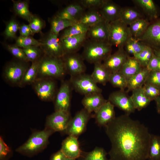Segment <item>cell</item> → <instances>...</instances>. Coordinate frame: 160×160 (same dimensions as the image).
I'll return each mask as SVG.
<instances>
[{"mask_svg":"<svg viewBox=\"0 0 160 160\" xmlns=\"http://www.w3.org/2000/svg\"><path fill=\"white\" fill-rule=\"evenodd\" d=\"M154 54L160 58V49H153Z\"/></svg>","mask_w":160,"mask_h":160,"instance_id":"9f6ffc18","label":"cell"},{"mask_svg":"<svg viewBox=\"0 0 160 160\" xmlns=\"http://www.w3.org/2000/svg\"><path fill=\"white\" fill-rule=\"evenodd\" d=\"M66 160H76V159H71L70 158H67Z\"/></svg>","mask_w":160,"mask_h":160,"instance_id":"6f0895ef","label":"cell"},{"mask_svg":"<svg viewBox=\"0 0 160 160\" xmlns=\"http://www.w3.org/2000/svg\"><path fill=\"white\" fill-rule=\"evenodd\" d=\"M104 20L99 10H87L81 16L78 22L89 27Z\"/></svg>","mask_w":160,"mask_h":160,"instance_id":"f1b7e54d","label":"cell"},{"mask_svg":"<svg viewBox=\"0 0 160 160\" xmlns=\"http://www.w3.org/2000/svg\"><path fill=\"white\" fill-rule=\"evenodd\" d=\"M143 68L133 56H129L119 71L127 80L140 72Z\"/></svg>","mask_w":160,"mask_h":160,"instance_id":"d4e9b609","label":"cell"},{"mask_svg":"<svg viewBox=\"0 0 160 160\" xmlns=\"http://www.w3.org/2000/svg\"><path fill=\"white\" fill-rule=\"evenodd\" d=\"M111 73L105 68L102 63L94 64L93 72L91 76L97 84L105 85L109 81Z\"/></svg>","mask_w":160,"mask_h":160,"instance_id":"4316f807","label":"cell"},{"mask_svg":"<svg viewBox=\"0 0 160 160\" xmlns=\"http://www.w3.org/2000/svg\"><path fill=\"white\" fill-rule=\"evenodd\" d=\"M11 149L5 143L2 137H0V160H8L11 156Z\"/></svg>","mask_w":160,"mask_h":160,"instance_id":"681fc988","label":"cell"},{"mask_svg":"<svg viewBox=\"0 0 160 160\" xmlns=\"http://www.w3.org/2000/svg\"><path fill=\"white\" fill-rule=\"evenodd\" d=\"M71 118L69 111H55L47 117L45 128L55 132H65Z\"/></svg>","mask_w":160,"mask_h":160,"instance_id":"7c38bea8","label":"cell"},{"mask_svg":"<svg viewBox=\"0 0 160 160\" xmlns=\"http://www.w3.org/2000/svg\"><path fill=\"white\" fill-rule=\"evenodd\" d=\"M64 55L77 52L87 39L86 33L80 35L60 38Z\"/></svg>","mask_w":160,"mask_h":160,"instance_id":"e0dca14e","label":"cell"},{"mask_svg":"<svg viewBox=\"0 0 160 160\" xmlns=\"http://www.w3.org/2000/svg\"><path fill=\"white\" fill-rule=\"evenodd\" d=\"M39 98L44 101L54 100L57 91L55 79L49 78L37 79L32 84Z\"/></svg>","mask_w":160,"mask_h":160,"instance_id":"ba28073f","label":"cell"},{"mask_svg":"<svg viewBox=\"0 0 160 160\" xmlns=\"http://www.w3.org/2000/svg\"><path fill=\"white\" fill-rule=\"evenodd\" d=\"M12 1L14 9L17 14L29 23L33 15L29 9L28 1Z\"/></svg>","mask_w":160,"mask_h":160,"instance_id":"d6a6232c","label":"cell"},{"mask_svg":"<svg viewBox=\"0 0 160 160\" xmlns=\"http://www.w3.org/2000/svg\"><path fill=\"white\" fill-rule=\"evenodd\" d=\"M78 22L63 19L55 16L50 21V32L59 34L60 32Z\"/></svg>","mask_w":160,"mask_h":160,"instance_id":"836d02e7","label":"cell"},{"mask_svg":"<svg viewBox=\"0 0 160 160\" xmlns=\"http://www.w3.org/2000/svg\"><path fill=\"white\" fill-rule=\"evenodd\" d=\"M108 23L104 20L89 27L86 33L87 39L108 42Z\"/></svg>","mask_w":160,"mask_h":160,"instance_id":"ffe728a7","label":"cell"},{"mask_svg":"<svg viewBox=\"0 0 160 160\" xmlns=\"http://www.w3.org/2000/svg\"><path fill=\"white\" fill-rule=\"evenodd\" d=\"M22 49L28 61L32 62L41 57V51L38 47L31 46Z\"/></svg>","mask_w":160,"mask_h":160,"instance_id":"b9f144b4","label":"cell"},{"mask_svg":"<svg viewBox=\"0 0 160 160\" xmlns=\"http://www.w3.org/2000/svg\"><path fill=\"white\" fill-rule=\"evenodd\" d=\"M142 88L145 94L151 101L160 95V89L153 85L145 83Z\"/></svg>","mask_w":160,"mask_h":160,"instance_id":"ee69618b","label":"cell"},{"mask_svg":"<svg viewBox=\"0 0 160 160\" xmlns=\"http://www.w3.org/2000/svg\"><path fill=\"white\" fill-rule=\"evenodd\" d=\"M29 23V25L33 35L40 32L44 26L42 21L39 18L33 15Z\"/></svg>","mask_w":160,"mask_h":160,"instance_id":"7dc6e473","label":"cell"},{"mask_svg":"<svg viewBox=\"0 0 160 160\" xmlns=\"http://www.w3.org/2000/svg\"><path fill=\"white\" fill-rule=\"evenodd\" d=\"M154 55L153 49L150 47L147 46L142 51L133 56L143 68H146Z\"/></svg>","mask_w":160,"mask_h":160,"instance_id":"8d00e7d4","label":"cell"},{"mask_svg":"<svg viewBox=\"0 0 160 160\" xmlns=\"http://www.w3.org/2000/svg\"><path fill=\"white\" fill-rule=\"evenodd\" d=\"M92 117L93 115L84 108L82 109L71 118L65 132L68 135L78 137L85 131L89 121Z\"/></svg>","mask_w":160,"mask_h":160,"instance_id":"9c48e42d","label":"cell"},{"mask_svg":"<svg viewBox=\"0 0 160 160\" xmlns=\"http://www.w3.org/2000/svg\"><path fill=\"white\" fill-rule=\"evenodd\" d=\"M132 1L140 9L150 22L159 17L160 10L153 0H133Z\"/></svg>","mask_w":160,"mask_h":160,"instance_id":"44dd1931","label":"cell"},{"mask_svg":"<svg viewBox=\"0 0 160 160\" xmlns=\"http://www.w3.org/2000/svg\"><path fill=\"white\" fill-rule=\"evenodd\" d=\"M62 58L66 73L71 77L85 73L87 68L81 54L77 52L66 54Z\"/></svg>","mask_w":160,"mask_h":160,"instance_id":"8fae6325","label":"cell"},{"mask_svg":"<svg viewBox=\"0 0 160 160\" xmlns=\"http://www.w3.org/2000/svg\"><path fill=\"white\" fill-rule=\"evenodd\" d=\"M26 62H11L4 67L2 73L4 81L13 87H19L24 75L29 67Z\"/></svg>","mask_w":160,"mask_h":160,"instance_id":"8992f818","label":"cell"},{"mask_svg":"<svg viewBox=\"0 0 160 160\" xmlns=\"http://www.w3.org/2000/svg\"><path fill=\"white\" fill-rule=\"evenodd\" d=\"M40 59L32 62L31 65L26 71L19 87H23L32 85L37 79Z\"/></svg>","mask_w":160,"mask_h":160,"instance_id":"f546056e","label":"cell"},{"mask_svg":"<svg viewBox=\"0 0 160 160\" xmlns=\"http://www.w3.org/2000/svg\"><path fill=\"white\" fill-rule=\"evenodd\" d=\"M114 107L107 100L99 110L95 113L93 117L98 126L105 127L115 118L116 117Z\"/></svg>","mask_w":160,"mask_h":160,"instance_id":"d6986e66","label":"cell"},{"mask_svg":"<svg viewBox=\"0 0 160 160\" xmlns=\"http://www.w3.org/2000/svg\"><path fill=\"white\" fill-rule=\"evenodd\" d=\"M129 55L124 48L118 49L102 62L105 68L111 73L119 71L128 57Z\"/></svg>","mask_w":160,"mask_h":160,"instance_id":"2e32d148","label":"cell"},{"mask_svg":"<svg viewBox=\"0 0 160 160\" xmlns=\"http://www.w3.org/2000/svg\"><path fill=\"white\" fill-rule=\"evenodd\" d=\"M69 80L72 89L84 96L94 93L102 92V89L97 85L90 75L84 73L70 77Z\"/></svg>","mask_w":160,"mask_h":160,"instance_id":"52a82bcc","label":"cell"},{"mask_svg":"<svg viewBox=\"0 0 160 160\" xmlns=\"http://www.w3.org/2000/svg\"><path fill=\"white\" fill-rule=\"evenodd\" d=\"M126 91L121 90L111 92L109 95L108 100L114 106L130 115L135 110L130 96Z\"/></svg>","mask_w":160,"mask_h":160,"instance_id":"5bb4252c","label":"cell"},{"mask_svg":"<svg viewBox=\"0 0 160 160\" xmlns=\"http://www.w3.org/2000/svg\"><path fill=\"white\" fill-rule=\"evenodd\" d=\"M81 103L88 112L96 113L107 101L102 93H96L84 96Z\"/></svg>","mask_w":160,"mask_h":160,"instance_id":"7402d4cb","label":"cell"},{"mask_svg":"<svg viewBox=\"0 0 160 160\" xmlns=\"http://www.w3.org/2000/svg\"><path fill=\"white\" fill-rule=\"evenodd\" d=\"M147 159L160 160V136L151 134Z\"/></svg>","mask_w":160,"mask_h":160,"instance_id":"1f68e13d","label":"cell"},{"mask_svg":"<svg viewBox=\"0 0 160 160\" xmlns=\"http://www.w3.org/2000/svg\"><path fill=\"white\" fill-rule=\"evenodd\" d=\"M121 8L112 1L104 0L99 10L105 20L109 23L119 19Z\"/></svg>","mask_w":160,"mask_h":160,"instance_id":"603a6c76","label":"cell"},{"mask_svg":"<svg viewBox=\"0 0 160 160\" xmlns=\"http://www.w3.org/2000/svg\"><path fill=\"white\" fill-rule=\"evenodd\" d=\"M150 24L146 18L140 19L129 26L132 36L137 39L145 31Z\"/></svg>","mask_w":160,"mask_h":160,"instance_id":"4dcf8cb0","label":"cell"},{"mask_svg":"<svg viewBox=\"0 0 160 160\" xmlns=\"http://www.w3.org/2000/svg\"><path fill=\"white\" fill-rule=\"evenodd\" d=\"M72 89L69 80L61 81L54 100L55 111H69Z\"/></svg>","mask_w":160,"mask_h":160,"instance_id":"4fadbf2b","label":"cell"},{"mask_svg":"<svg viewBox=\"0 0 160 160\" xmlns=\"http://www.w3.org/2000/svg\"><path fill=\"white\" fill-rule=\"evenodd\" d=\"M59 35L49 32L46 38L41 42V46L45 55L55 57L61 58L64 55Z\"/></svg>","mask_w":160,"mask_h":160,"instance_id":"9a60e30c","label":"cell"},{"mask_svg":"<svg viewBox=\"0 0 160 160\" xmlns=\"http://www.w3.org/2000/svg\"><path fill=\"white\" fill-rule=\"evenodd\" d=\"M132 92L130 97L136 110L140 111L150 104L151 101L145 94L142 87L134 89Z\"/></svg>","mask_w":160,"mask_h":160,"instance_id":"83f0119b","label":"cell"},{"mask_svg":"<svg viewBox=\"0 0 160 160\" xmlns=\"http://www.w3.org/2000/svg\"><path fill=\"white\" fill-rule=\"evenodd\" d=\"M78 22L86 9L78 1L70 4L63 9Z\"/></svg>","mask_w":160,"mask_h":160,"instance_id":"ab89813d","label":"cell"},{"mask_svg":"<svg viewBox=\"0 0 160 160\" xmlns=\"http://www.w3.org/2000/svg\"><path fill=\"white\" fill-rule=\"evenodd\" d=\"M19 30L20 36L27 37L33 35L29 25H21L20 26Z\"/></svg>","mask_w":160,"mask_h":160,"instance_id":"816d5d0a","label":"cell"},{"mask_svg":"<svg viewBox=\"0 0 160 160\" xmlns=\"http://www.w3.org/2000/svg\"><path fill=\"white\" fill-rule=\"evenodd\" d=\"M111 144L110 160H146L151 137L147 127L124 114L105 127Z\"/></svg>","mask_w":160,"mask_h":160,"instance_id":"6da1fadb","label":"cell"},{"mask_svg":"<svg viewBox=\"0 0 160 160\" xmlns=\"http://www.w3.org/2000/svg\"><path fill=\"white\" fill-rule=\"evenodd\" d=\"M56 16L62 19L66 20L76 22H78L69 13L64 9L59 12L56 15Z\"/></svg>","mask_w":160,"mask_h":160,"instance_id":"f5cc1de1","label":"cell"},{"mask_svg":"<svg viewBox=\"0 0 160 160\" xmlns=\"http://www.w3.org/2000/svg\"><path fill=\"white\" fill-rule=\"evenodd\" d=\"M112 46L108 42L87 39L83 47L81 55L84 60L89 63H102L111 54Z\"/></svg>","mask_w":160,"mask_h":160,"instance_id":"7a4b0ae2","label":"cell"},{"mask_svg":"<svg viewBox=\"0 0 160 160\" xmlns=\"http://www.w3.org/2000/svg\"><path fill=\"white\" fill-rule=\"evenodd\" d=\"M145 15L135 7H121L119 19L127 25L140 19L145 18Z\"/></svg>","mask_w":160,"mask_h":160,"instance_id":"cb8c5ba5","label":"cell"},{"mask_svg":"<svg viewBox=\"0 0 160 160\" xmlns=\"http://www.w3.org/2000/svg\"><path fill=\"white\" fill-rule=\"evenodd\" d=\"M108 154L103 148L96 147L90 152H83L79 160H110L107 157Z\"/></svg>","mask_w":160,"mask_h":160,"instance_id":"d590c367","label":"cell"},{"mask_svg":"<svg viewBox=\"0 0 160 160\" xmlns=\"http://www.w3.org/2000/svg\"><path fill=\"white\" fill-rule=\"evenodd\" d=\"M104 0H81L78 1L87 10H99Z\"/></svg>","mask_w":160,"mask_h":160,"instance_id":"bcb514c9","label":"cell"},{"mask_svg":"<svg viewBox=\"0 0 160 160\" xmlns=\"http://www.w3.org/2000/svg\"><path fill=\"white\" fill-rule=\"evenodd\" d=\"M54 132L46 128L43 130L34 132L16 151L27 156H34L44 149L48 143L49 137Z\"/></svg>","mask_w":160,"mask_h":160,"instance_id":"277c9868","label":"cell"},{"mask_svg":"<svg viewBox=\"0 0 160 160\" xmlns=\"http://www.w3.org/2000/svg\"><path fill=\"white\" fill-rule=\"evenodd\" d=\"M89 28L78 22L64 30L60 38L78 35L87 33Z\"/></svg>","mask_w":160,"mask_h":160,"instance_id":"f35d334b","label":"cell"},{"mask_svg":"<svg viewBox=\"0 0 160 160\" xmlns=\"http://www.w3.org/2000/svg\"><path fill=\"white\" fill-rule=\"evenodd\" d=\"M145 83L153 85L160 89V71H150Z\"/></svg>","mask_w":160,"mask_h":160,"instance_id":"c3c4849f","label":"cell"},{"mask_svg":"<svg viewBox=\"0 0 160 160\" xmlns=\"http://www.w3.org/2000/svg\"><path fill=\"white\" fill-rule=\"evenodd\" d=\"M6 47L10 53L19 60L26 62L28 61L22 48L15 45H7Z\"/></svg>","mask_w":160,"mask_h":160,"instance_id":"f6af8a7d","label":"cell"},{"mask_svg":"<svg viewBox=\"0 0 160 160\" xmlns=\"http://www.w3.org/2000/svg\"><path fill=\"white\" fill-rule=\"evenodd\" d=\"M20 26L16 20L12 19L10 20L7 24L4 32L5 36L8 38H15Z\"/></svg>","mask_w":160,"mask_h":160,"instance_id":"7bdbcfd3","label":"cell"},{"mask_svg":"<svg viewBox=\"0 0 160 160\" xmlns=\"http://www.w3.org/2000/svg\"><path fill=\"white\" fill-rule=\"evenodd\" d=\"M60 150L67 158L74 159H79L83 153L77 137L71 135H69L63 140Z\"/></svg>","mask_w":160,"mask_h":160,"instance_id":"ac0fdd59","label":"cell"},{"mask_svg":"<svg viewBox=\"0 0 160 160\" xmlns=\"http://www.w3.org/2000/svg\"><path fill=\"white\" fill-rule=\"evenodd\" d=\"M109 82L114 87L124 91L127 89V79L120 71L111 74Z\"/></svg>","mask_w":160,"mask_h":160,"instance_id":"74e56055","label":"cell"},{"mask_svg":"<svg viewBox=\"0 0 160 160\" xmlns=\"http://www.w3.org/2000/svg\"><path fill=\"white\" fill-rule=\"evenodd\" d=\"M150 71L147 68H143L139 73L128 79L126 92L142 87L146 82Z\"/></svg>","mask_w":160,"mask_h":160,"instance_id":"484cf974","label":"cell"},{"mask_svg":"<svg viewBox=\"0 0 160 160\" xmlns=\"http://www.w3.org/2000/svg\"><path fill=\"white\" fill-rule=\"evenodd\" d=\"M67 158L60 150L53 153L49 160H66Z\"/></svg>","mask_w":160,"mask_h":160,"instance_id":"db71d44e","label":"cell"},{"mask_svg":"<svg viewBox=\"0 0 160 160\" xmlns=\"http://www.w3.org/2000/svg\"><path fill=\"white\" fill-rule=\"evenodd\" d=\"M146 68L150 71H160V58L154 54Z\"/></svg>","mask_w":160,"mask_h":160,"instance_id":"f907efd6","label":"cell"},{"mask_svg":"<svg viewBox=\"0 0 160 160\" xmlns=\"http://www.w3.org/2000/svg\"><path fill=\"white\" fill-rule=\"evenodd\" d=\"M154 100L156 103L157 112L159 114H160V95L156 98Z\"/></svg>","mask_w":160,"mask_h":160,"instance_id":"11a10c76","label":"cell"},{"mask_svg":"<svg viewBox=\"0 0 160 160\" xmlns=\"http://www.w3.org/2000/svg\"><path fill=\"white\" fill-rule=\"evenodd\" d=\"M146 46L143 42L132 36L126 41L124 48L129 55L133 56L141 52Z\"/></svg>","mask_w":160,"mask_h":160,"instance_id":"e575fe53","label":"cell"},{"mask_svg":"<svg viewBox=\"0 0 160 160\" xmlns=\"http://www.w3.org/2000/svg\"><path fill=\"white\" fill-rule=\"evenodd\" d=\"M15 45L23 48L31 46L41 47L42 43L30 36L23 37L20 36L16 39Z\"/></svg>","mask_w":160,"mask_h":160,"instance_id":"60d3db41","label":"cell"},{"mask_svg":"<svg viewBox=\"0 0 160 160\" xmlns=\"http://www.w3.org/2000/svg\"><path fill=\"white\" fill-rule=\"evenodd\" d=\"M108 42L118 49L124 48L132 35L129 26L119 19L108 23Z\"/></svg>","mask_w":160,"mask_h":160,"instance_id":"5b68a950","label":"cell"},{"mask_svg":"<svg viewBox=\"0 0 160 160\" xmlns=\"http://www.w3.org/2000/svg\"><path fill=\"white\" fill-rule=\"evenodd\" d=\"M66 72L62 58L45 55L39 59L37 79H60Z\"/></svg>","mask_w":160,"mask_h":160,"instance_id":"3957f363","label":"cell"},{"mask_svg":"<svg viewBox=\"0 0 160 160\" xmlns=\"http://www.w3.org/2000/svg\"><path fill=\"white\" fill-rule=\"evenodd\" d=\"M137 39L153 49H160V17L150 22L145 31Z\"/></svg>","mask_w":160,"mask_h":160,"instance_id":"30bf717a","label":"cell"}]
</instances>
